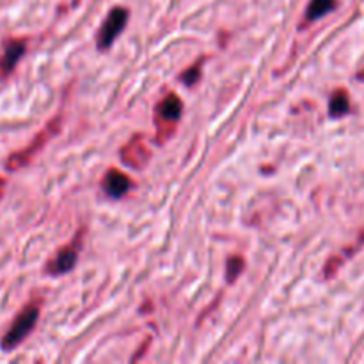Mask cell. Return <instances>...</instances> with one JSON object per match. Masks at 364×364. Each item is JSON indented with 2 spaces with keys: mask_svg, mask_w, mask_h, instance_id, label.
<instances>
[{
  "mask_svg": "<svg viewBox=\"0 0 364 364\" xmlns=\"http://www.w3.org/2000/svg\"><path fill=\"white\" fill-rule=\"evenodd\" d=\"M40 315H41V300L34 299L31 300L27 306H24V309L18 313L17 318L13 320L11 327L8 329V332H6L2 341H0L2 350H6V352L15 350V348H17L18 345H20L22 341H24L25 338L34 331L38 320H40Z\"/></svg>",
  "mask_w": 364,
  "mask_h": 364,
  "instance_id": "obj_1",
  "label": "cell"
},
{
  "mask_svg": "<svg viewBox=\"0 0 364 364\" xmlns=\"http://www.w3.org/2000/svg\"><path fill=\"white\" fill-rule=\"evenodd\" d=\"M181 113H183V104L178 98L176 92H169L162 98L155 108V137L158 144H164L174 133L180 121Z\"/></svg>",
  "mask_w": 364,
  "mask_h": 364,
  "instance_id": "obj_2",
  "label": "cell"
},
{
  "mask_svg": "<svg viewBox=\"0 0 364 364\" xmlns=\"http://www.w3.org/2000/svg\"><path fill=\"white\" fill-rule=\"evenodd\" d=\"M60 126H63V117L60 116L52 117V119L47 123V126H44V129L34 137L31 144L25 146L24 149H20V151H17L15 155L9 156L8 162H6V169L13 172L31 164V160H33L34 156H36L44 146L49 144V140L60 132Z\"/></svg>",
  "mask_w": 364,
  "mask_h": 364,
  "instance_id": "obj_3",
  "label": "cell"
},
{
  "mask_svg": "<svg viewBox=\"0 0 364 364\" xmlns=\"http://www.w3.org/2000/svg\"><path fill=\"white\" fill-rule=\"evenodd\" d=\"M82 242H84V229L76 233V236L68 245L60 247L56 256L47 261L44 272L52 277H59L72 272L76 265V260H78V254L82 251Z\"/></svg>",
  "mask_w": 364,
  "mask_h": 364,
  "instance_id": "obj_4",
  "label": "cell"
},
{
  "mask_svg": "<svg viewBox=\"0 0 364 364\" xmlns=\"http://www.w3.org/2000/svg\"><path fill=\"white\" fill-rule=\"evenodd\" d=\"M129 17L130 13L126 8H114L105 17L104 24H101L100 31L97 34V47L100 52H105V50L113 47L114 41L117 40V36L123 33L126 24H129Z\"/></svg>",
  "mask_w": 364,
  "mask_h": 364,
  "instance_id": "obj_5",
  "label": "cell"
},
{
  "mask_svg": "<svg viewBox=\"0 0 364 364\" xmlns=\"http://www.w3.org/2000/svg\"><path fill=\"white\" fill-rule=\"evenodd\" d=\"M119 158L124 165L132 169H144L151 160V151L144 142V135H133L126 144L121 148Z\"/></svg>",
  "mask_w": 364,
  "mask_h": 364,
  "instance_id": "obj_6",
  "label": "cell"
},
{
  "mask_svg": "<svg viewBox=\"0 0 364 364\" xmlns=\"http://www.w3.org/2000/svg\"><path fill=\"white\" fill-rule=\"evenodd\" d=\"M133 187L132 180L129 174H124L123 171L116 167H110L101 178V188L108 197L113 199H121L123 196L130 192V188Z\"/></svg>",
  "mask_w": 364,
  "mask_h": 364,
  "instance_id": "obj_7",
  "label": "cell"
},
{
  "mask_svg": "<svg viewBox=\"0 0 364 364\" xmlns=\"http://www.w3.org/2000/svg\"><path fill=\"white\" fill-rule=\"evenodd\" d=\"M27 44L24 40H9L0 53V81H4L15 72L18 60L24 57Z\"/></svg>",
  "mask_w": 364,
  "mask_h": 364,
  "instance_id": "obj_8",
  "label": "cell"
},
{
  "mask_svg": "<svg viewBox=\"0 0 364 364\" xmlns=\"http://www.w3.org/2000/svg\"><path fill=\"white\" fill-rule=\"evenodd\" d=\"M334 8H336V0H311L308 9H306L304 20L300 24V28H306L308 25L315 24L316 20H320L325 15H329Z\"/></svg>",
  "mask_w": 364,
  "mask_h": 364,
  "instance_id": "obj_9",
  "label": "cell"
},
{
  "mask_svg": "<svg viewBox=\"0 0 364 364\" xmlns=\"http://www.w3.org/2000/svg\"><path fill=\"white\" fill-rule=\"evenodd\" d=\"M350 110V101H348V94L347 91L340 89L331 97V101H329V116L331 117H343L345 114H348Z\"/></svg>",
  "mask_w": 364,
  "mask_h": 364,
  "instance_id": "obj_10",
  "label": "cell"
},
{
  "mask_svg": "<svg viewBox=\"0 0 364 364\" xmlns=\"http://www.w3.org/2000/svg\"><path fill=\"white\" fill-rule=\"evenodd\" d=\"M245 270V260L242 256H229L226 261V281L229 284L235 283L238 277L242 276V272Z\"/></svg>",
  "mask_w": 364,
  "mask_h": 364,
  "instance_id": "obj_11",
  "label": "cell"
},
{
  "mask_svg": "<svg viewBox=\"0 0 364 364\" xmlns=\"http://www.w3.org/2000/svg\"><path fill=\"white\" fill-rule=\"evenodd\" d=\"M203 63H204V57H201L197 63H194L190 68L185 69V72L180 75V81L183 82L187 88H192L194 84H197V82H199L201 72H203Z\"/></svg>",
  "mask_w": 364,
  "mask_h": 364,
  "instance_id": "obj_12",
  "label": "cell"
},
{
  "mask_svg": "<svg viewBox=\"0 0 364 364\" xmlns=\"http://www.w3.org/2000/svg\"><path fill=\"white\" fill-rule=\"evenodd\" d=\"M4 188H6V180L4 178H0V197H2V194H4Z\"/></svg>",
  "mask_w": 364,
  "mask_h": 364,
  "instance_id": "obj_13",
  "label": "cell"
}]
</instances>
